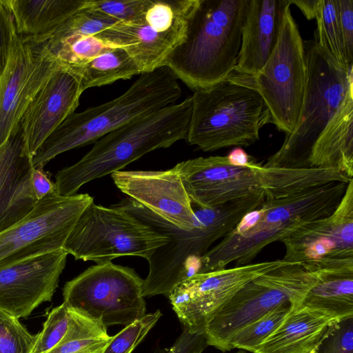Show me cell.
Segmentation results:
<instances>
[{
  "instance_id": "1",
  "label": "cell",
  "mask_w": 353,
  "mask_h": 353,
  "mask_svg": "<svg viewBox=\"0 0 353 353\" xmlns=\"http://www.w3.org/2000/svg\"><path fill=\"white\" fill-rule=\"evenodd\" d=\"M259 203L254 194L213 208H200L192 203L194 222L190 230L170 223L129 197L114 204L168 237L167 243L157 248L147 260L149 272L144 279L143 297L159 294L168 296L181 281L198 274L201 256Z\"/></svg>"
},
{
  "instance_id": "2",
  "label": "cell",
  "mask_w": 353,
  "mask_h": 353,
  "mask_svg": "<svg viewBox=\"0 0 353 353\" xmlns=\"http://www.w3.org/2000/svg\"><path fill=\"white\" fill-rule=\"evenodd\" d=\"M347 183H333L291 196L265 197L234 228L200 258L198 274L252 263L262 250L282 242L304 225L330 215L341 200Z\"/></svg>"
},
{
  "instance_id": "3",
  "label": "cell",
  "mask_w": 353,
  "mask_h": 353,
  "mask_svg": "<svg viewBox=\"0 0 353 353\" xmlns=\"http://www.w3.org/2000/svg\"><path fill=\"white\" fill-rule=\"evenodd\" d=\"M192 111L190 96L106 134L79 161L57 172L56 194L74 195L85 183L120 171L153 150L186 139Z\"/></svg>"
},
{
  "instance_id": "4",
  "label": "cell",
  "mask_w": 353,
  "mask_h": 353,
  "mask_svg": "<svg viewBox=\"0 0 353 353\" xmlns=\"http://www.w3.org/2000/svg\"><path fill=\"white\" fill-rule=\"evenodd\" d=\"M249 0H199L183 41L163 66L194 91L210 88L234 70Z\"/></svg>"
},
{
  "instance_id": "5",
  "label": "cell",
  "mask_w": 353,
  "mask_h": 353,
  "mask_svg": "<svg viewBox=\"0 0 353 353\" xmlns=\"http://www.w3.org/2000/svg\"><path fill=\"white\" fill-rule=\"evenodd\" d=\"M181 92L178 79L167 66L141 74L119 97L70 114L37 150L33 168L43 169L63 152L94 143L125 123L175 103Z\"/></svg>"
},
{
  "instance_id": "6",
  "label": "cell",
  "mask_w": 353,
  "mask_h": 353,
  "mask_svg": "<svg viewBox=\"0 0 353 353\" xmlns=\"http://www.w3.org/2000/svg\"><path fill=\"white\" fill-rule=\"evenodd\" d=\"M306 81L301 112L291 134L264 167L309 168L312 148L353 88V65L337 61L314 32L304 41Z\"/></svg>"
},
{
  "instance_id": "7",
  "label": "cell",
  "mask_w": 353,
  "mask_h": 353,
  "mask_svg": "<svg viewBox=\"0 0 353 353\" xmlns=\"http://www.w3.org/2000/svg\"><path fill=\"white\" fill-rule=\"evenodd\" d=\"M187 141L204 152L250 146L271 123L268 108L253 88L230 77L192 95Z\"/></svg>"
},
{
  "instance_id": "8",
  "label": "cell",
  "mask_w": 353,
  "mask_h": 353,
  "mask_svg": "<svg viewBox=\"0 0 353 353\" xmlns=\"http://www.w3.org/2000/svg\"><path fill=\"white\" fill-rule=\"evenodd\" d=\"M318 278L312 263H291L251 280L208 324L204 332L208 345L231 350L230 341L241 329L281 305H301Z\"/></svg>"
},
{
  "instance_id": "9",
  "label": "cell",
  "mask_w": 353,
  "mask_h": 353,
  "mask_svg": "<svg viewBox=\"0 0 353 353\" xmlns=\"http://www.w3.org/2000/svg\"><path fill=\"white\" fill-rule=\"evenodd\" d=\"M290 6L283 10L276 44L260 71L254 76L234 72L229 76L260 94L270 112L271 123L286 135L292 133L298 121L306 81L304 41Z\"/></svg>"
},
{
  "instance_id": "10",
  "label": "cell",
  "mask_w": 353,
  "mask_h": 353,
  "mask_svg": "<svg viewBox=\"0 0 353 353\" xmlns=\"http://www.w3.org/2000/svg\"><path fill=\"white\" fill-rule=\"evenodd\" d=\"M168 237L113 205L105 207L91 203L82 212L63 250L76 260L97 263L122 256L148 260L165 244Z\"/></svg>"
},
{
  "instance_id": "11",
  "label": "cell",
  "mask_w": 353,
  "mask_h": 353,
  "mask_svg": "<svg viewBox=\"0 0 353 353\" xmlns=\"http://www.w3.org/2000/svg\"><path fill=\"white\" fill-rule=\"evenodd\" d=\"M143 283L132 268L97 263L65 283L63 303L107 328L126 325L146 314Z\"/></svg>"
},
{
  "instance_id": "12",
  "label": "cell",
  "mask_w": 353,
  "mask_h": 353,
  "mask_svg": "<svg viewBox=\"0 0 353 353\" xmlns=\"http://www.w3.org/2000/svg\"><path fill=\"white\" fill-rule=\"evenodd\" d=\"M199 0H149L134 21L118 22L97 36L111 48L123 49L141 74L161 66L183 41Z\"/></svg>"
},
{
  "instance_id": "13",
  "label": "cell",
  "mask_w": 353,
  "mask_h": 353,
  "mask_svg": "<svg viewBox=\"0 0 353 353\" xmlns=\"http://www.w3.org/2000/svg\"><path fill=\"white\" fill-rule=\"evenodd\" d=\"M92 202L87 193L70 196L54 193L39 200L26 217L0 232V269L63 249L78 219Z\"/></svg>"
},
{
  "instance_id": "14",
  "label": "cell",
  "mask_w": 353,
  "mask_h": 353,
  "mask_svg": "<svg viewBox=\"0 0 353 353\" xmlns=\"http://www.w3.org/2000/svg\"><path fill=\"white\" fill-rule=\"evenodd\" d=\"M289 263L276 259L196 274L176 285L168 297L183 329L204 334L212 318L245 284Z\"/></svg>"
},
{
  "instance_id": "15",
  "label": "cell",
  "mask_w": 353,
  "mask_h": 353,
  "mask_svg": "<svg viewBox=\"0 0 353 353\" xmlns=\"http://www.w3.org/2000/svg\"><path fill=\"white\" fill-rule=\"evenodd\" d=\"M59 66L46 41L20 36L16 32L7 65L0 77V146Z\"/></svg>"
},
{
  "instance_id": "16",
  "label": "cell",
  "mask_w": 353,
  "mask_h": 353,
  "mask_svg": "<svg viewBox=\"0 0 353 353\" xmlns=\"http://www.w3.org/2000/svg\"><path fill=\"white\" fill-rule=\"evenodd\" d=\"M257 164L236 166L226 156H211L184 161L174 168L191 202L200 208H213L261 190Z\"/></svg>"
},
{
  "instance_id": "17",
  "label": "cell",
  "mask_w": 353,
  "mask_h": 353,
  "mask_svg": "<svg viewBox=\"0 0 353 353\" xmlns=\"http://www.w3.org/2000/svg\"><path fill=\"white\" fill-rule=\"evenodd\" d=\"M68 253L49 252L0 269V309L25 318L50 301L65 266Z\"/></svg>"
},
{
  "instance_id": "18",
  "label": "cell",
  "mask_w": 353,
  "mask_h": 353,
  "mask_svg": "<svg viewBox=\"0 0 353 353\" xmlns=\"http://www.w3.org/2000/svg\"><path fill=\"white\" fill-rule=\"evenodd\" d=\"M282 243V259L288 263L352 258L353 179L330 215L304 225Z\"/></svg>"
},
{
  "instance_id": "19",
  "label": "cell",
  "mask_w": 353,
  "mask_h": 353,
  "mask_svg": "<svg viewBox=\"0 0 353 353\" xmlns=\"http://www.w3.org/2000/svg\"><path fill=\"white\" fill-rule=\"evenodd\" d=\"M111 176L122 192L157 216L181 229L193 228L192 202L174 167L158 171L120 170Z\"/></svg>"
},
{
  "instance_id": "20",
  "label": "cell",
  "mask_w": 353,
  "mask_h": 353,
  "mask_svg": "<svg viewBox=\"0 0 353 353\" xmlns=\"http://www.w3.org/2000/svg\"><path fill=\"white\" fill-rule=\"evenodd\" d=\"M83 92L77 75L59 64L34 95L19 122L32 157L48 136L75 112Z\"/></svg>"
},
{
  "instance_id": "21",
  "label": "cell",
  "mask_w": 353,
  "mask_h": 353,
  "mask_svg": "<svg viewBox=\"0 0 353 353\" xmlns=\"http://www.w3.org/2000/svg\"><path fill=\"white\" fill-rule=\"evenodd\" d=\"M33 169L19 123L0 146V232L22 220L37 204Z\"/></svg>"
},
{
  "instance_id": "22",
  "label": "cell",
  "mask_w": 353,
  "mask_h": 353,
  "mask_svg": "<svg viewBox=\"0 0 353 353\" xmlns=\"http://www.w3.org/2000/svg\"><path fill=\"white\" fill-rule=\"evenodd\" d=\"M290 0H249L234 73L254 76L267 62L277 40Z\"/></svg>"
},
{
  "instance_id": "23",
  "label": "cell",
  "mask_w": 353,
  "mask_h": 353,
  "mask_svg": "<svg viewBox=\"0 0 353 353\" xmlns=\"http://www.w3.org/2000/svg\"><path fill=\"white\" fill-rule=\"evenodd\" d=\"M338 322L321 311L301 304L294 305L276 330L252 353H314Z\"/></svg>"
},
{
  "instance_id": "24",
  "label": "cell",
  "mask_w": 353,
  "mask_h": 353,
  "mask_svg": "<svg viewBox=\"0 0 353 353\" xmlns=\"http://www.w3.org/2000/svg\"><path fill=\"white\" fill-rule=\"evenodd\" d=\"M316 282L301 305L324 312L338 321L353 317V257L312 261Z\"/></svg>"
},
{
  "instance_id": "25",
  "label": "cell",
  "mask_w": 353,
  "mask_h": 353,
  "mask_svg": "<svg viewBox=\"0 0 353 353\" xmlns=\"http://www.w3.org/2000/svg\"><path fill=\"white\" fill-rule=\"evenodd\" d=\"M308 167L335 168L353 179V88L314 143Z\"/></svg>"
},
{
  "instance_id": "26",
  "label": "cell",
  "mask_w": 353,
  "mask_h": 353,
  "mask_svg": "<svg viewBox=\"0 0 353 353\" xmlns=\"http://www.w3.org/2000/svg\"><path fill=\"white\" fill-rule=\"evenodd\" d=\"M256 172L264 196L274 199L300 194L333 183H348L352 179L332 168H285L258 163Z\"/></svg>"
},
{
  "instance_id": "27",
  "label": "cell",
  "mask_w": 353,
  "mask_h": 353,
  "mask_svg": "<svg viewBox=\"0 0 353 353\" xmlns=\"http://www.w3.org/2000/svg\"><path fill=\"white\" fill-rule=\"evenodd\" d=\"M14 18L17 33L43 37L84 6L85 0H4Z\"/></svg>"
},
{
  "instance_id": "28",
  "label": "cell",
  "mask_w": 353,
  "mask_h": 353,
  "mask_svg": "<svg viewBox=\"0 0 353 353\" xmlns=\"http://www.w3.org/2000/svg\"><path fill=\"white\" fill-rule=\"evenodd\" d=\"M69 68L77 75L83 92L141 74L137 64L121 48H111L83 65Z\"/></svg>"
},
{
  "instance_id": "29",
  "label": "cell",
  "mask_w": 353,
  "mask_h": 353,
  "mask_svg": "<svg viewBox=\"0 0 353 353\" xmlns=\"http://www.w3.org/2000/svg\"><path fill=\"white\" fill-rule=\"evenodd\" d=\"M68 331L61 341L47 353H102L112 339L108 328L73 309Z\"/></svg>"
},
{
  "instance_id": "30",
  "label": "cell",
  "mask_w": 353,
  "mask_h": 353,
  "mask_svg": "<svg viewBox=\"0 0 353 353\" xmlns=\"http://www.w3.org/2000/svg\"><path fill=\"white\" fill-rule=\"evenodd\" d=\"M46 41L50 52L59 63L68 68L83 65L111 48L97 35Z\"/></svg>"
},
{
  "instance_id": "31",
  "label": "cell",
  "mask_w": 353,
  "mask_h": 353,
  "mask_svg": "<svg viewBox=\"0 0 353 353\" xmlns=\"http://www.w3.org/2000/svg\"><path fill=\"white\" fill-rule=\"evenodd\" d=\"M293 306L281 305L243 327L232 339L230 350L254 352L280 325Z\"/></svg>"
},
{
  "instance_id": "32",
  "label": "cell",
  "mask_w": 353,
  "mask_h": 353,
  "mask_svg": "<svg viewBox=\"0 0 353 353\" xmlns=\"http://www.w3.org/2000/svg\"><path fill=\"white\" fill-rule=\"evenodd\" d=\"M117 23L114 19L83 6L48 35L35 38L57 41L73 37L95 36Z\"/></svg>"
},
{
  "instance_id": "33",
  "label": "cell",
  "mask_w": 353,
  "mask_h": 353,
  "mask_svg": "<svg viewBox=\"0 0 353 353\" xmlns=\"http://www.w3.org/2000/svg\"><path fill=\"white\" fill-rule=\"evenodd\" d=\"M315 19L317 28L314 32L319 41L327 46L337 61L350 65L343 48L336 0H320Z\"/></svg>"
},
{
  "instance_id": "34",
  "label": "cell",
  "mask_w": 353,
  "mask_h": 353,
  "mask_svg": "<svg viewBox=\"0 0 353 353\" xmlns=\"http://www.w3.org/2000/svg\"><path fill=\"white\" fill-rule=\"evenodd\" d=\"M161 316V312L157 310L154 312L146 313L125 325L117 334L112 336L102 353H132Z\"/></svg>"
},
{
  "instance_id": "35",
  "label": "cell",
  "mask_w": 353,
  "mask_h": 353,
  "mask_svg": "<svg viewBox=\"0 0 353 353\" xmlns=\"http://www.w3.org/2000/svg\"><path fill=\"white\" fill-rule=\"evenodd\" d=\"M37 337L18 319L0 309V353H31Z\"/></svg>"
},
{
  "instance_id": "36",
  "label": "cell",
  "mask_w": 353,
  "mask_h": 353,
  "mask_svg": "<svg viewBox=\"0 0 353 353\" xmlns=\"http://www.w3.org/2000/svg\"><path fill=\"white\" fill-rule=\"evenodd\" d=\"M70 310L63 303L48 314L31 353H47L63 338L70 325Z\"/></svg>"
},
{
  "instance_id": "37",
  "label": "cell",
  "mask_w": 353,
  "mask_h": 353,
  "mask_svg": "<svg viewBox=\"0 0 353 353\" xmlns=\"http://www.w3.org/2000/svg\"><path fill=\"white\" fill-rule=\"evenodd\" d=\"M149 0H85L84 7L102 13L118 22L136 19Z\"/></svg>"
},
{
  "instance_id": "38",
  "label": "cell",
  "mask_w": 353,
  "mask_h": 353,
  "mask_svg": "<svg viewBox=\"0 0 353 353\" xmlns=\"http://www.w3.org/2000/svg\"><path fill=\"white\" fill-rule=\"evenodd\" d=\"M318 353H353V317L341 321L331 327Z\"/></svg>"
},
{
  "instance_id": "39",
  "label": "cell",
  "mask_w": 353,
  "mask_h": 353,
  "mask_svg": "<svg viewBox=\"0 0 353 353\" xmlns=\"http://www.w3.org/2000/svg\"><path fill=\"white\" fill-rule=\"evenodd\" d=\"M16 32L12 14L4 0H0V77L7 65Z\"/></svg>"
},
{
  "instance_id": "40",
  "label": "cell",
  "mask_w": 353,
  "mask_h": 353,
  "mask_svg": "<svg viewBox=\"0 0 353 353\" xmlns=\"http://www.w3.org/2000/svg\"><path fill=\"white\" fill-rule=\"evenodd\" d=\"M347 62L353 65V0H336Z\"/></svg>"
},
{
  "instance_id": "41",
  "label": "cell",
  "mask_w": 353,
  "mask_h": 353,
  "mask_svg": "<svg viewBox=\"0 0 353 353\" xmlns=\"http://www.w3.org/2000/svg\"><path fill=\"white\" fill-rule=\"evenodd\" d=\"M207 346L204 334H192L183 329L172 345L154 353H202Z\"/></svg>"
},
{
  "instance_id": "42",
  "label": "cell",
  "mask_w": 353,
  "mask_h": 353,
  "mask_svg": "<svg viewBox=\"0 0 353 353\" xmlns=\"http://www.w3.org/2000/svg\"><path fill=\"white\" fill-rule=\"evenodd\" d=\"M32 185L37 199L56 193L54 183L52 182L43 169L34 168L31 176Z\"/></svg>"
},
{
  "instance_id": "43",
  "label": "cell",
  "mask_w": 353,
  "mask_h": 353,
  "mask_svg": "<svg viewBox=\"0 0 353 353\" xmlns=\"http://www.w3.org/2000/svg\"><path fill=\"white\" fill-rule=\"evenodd\" d=\"M226 157L228 161L236 166L247 167L255 162L253 158L240 147L232 149Z\"/></svg>"
},
{
  "instance_id": "44",
  "label": "cell",
  "mask_w": 353,
  "mask_h": 353,
  "mask_svg": "<svg viewBox=\"0 0 353 353\" xmlns=\"http://www.w3.org/2000/svg\"><path fill=\"white\" fill-rule=\"evenodd\" d=\"M320 0H290V3L296 6L307 20L315 19Z\"/></svg>"
},
{
  "instance_id": "45",
  "label": "cell",
  "mask_w": 353,
  "mask_h": 353,
  "mask_svg": "<svg viewBox=\"0 0 353 353\" xmlns=\"http://www.w3.org/2000/svg\"><path fill=\"white\" fill-rule=\"evenodd\" d=\"M235 353H248L245 350H239L238 352H235ZM252 353V352H251Z\"/></svg>"
},
{
  "instance_id": "46",
  "label": "cell",
  "mask_w": 353,
  "mask_h": 353,
  "mask_svg": "<svg viewBox=\"0 0 353 353\" xmlns=\"http://www.w3.org/2000/svg\"><path fill=\"white\" fill-rule=\"evenodd\" d=\"M314 353H318V351H317V352H314Z\"/></svg>"
}]
</instances>
